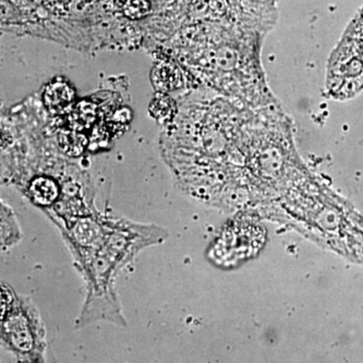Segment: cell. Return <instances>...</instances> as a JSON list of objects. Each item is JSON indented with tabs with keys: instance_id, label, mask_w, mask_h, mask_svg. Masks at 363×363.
<instances>
[{
	"instance_id": "cell-1",
	"label": "cell",
	"mask_w": 363,
	"mask_h": 363,
	"mask_svg": "<svg viewBox=\"0 0 363 363\" xmlns=\"http://www.w3.org/2000/svg\"><path fill=\"white\" fill-rule=\"evenodd\" d=\"M363 91V7L346 28L328 59L325 78L327 96L345 101Z\"/></svg>"
},
{
	"instance_id": "cell-2",
	"label": "cell",
	"mask_w": 363,
	"mask_h": 363,
	"mask_svg": "<svg viewBox=\"0 0 363 363\" xmlns=\"http://www.w3.org/2000/svg\"><path fill=\"white\" fill-rule=\"evenodd\" d=\"M1 337L9 350L23 362H40L45 333L35 308L2 285Z\"/></svg>"
},
{
	"instance_id": "cell-3",
	"label": "cell",
	"mask_w": 363,
	"mask_h": 363,
	"mask_svg": "<svg viewBox=\"0 0 363 363\" xmlns=\"http://www.w3.org/2000/svg\"><path fill=\"white\" fill-rule=\"evenodd\" d=\"M75 99L71 86L64 82H54L47 86L44 92L45 107L52 113H66L70 111Z\"/></svg>"
},
{
	"instance_id": "cell-4",
	"label": "cell",
	"mask_w": 363,
	"mask_h": 363,
	"mask_svg": "<svg viewBox=\"0 0 363 363\" xmlns=\"http://www.w3.org/2000/svg\"><path fill=\"white\" fill-rule=\"evenodd\" d=\"M152 84L160 92H168L182 84L180 72L175 66L164 63L156 66L152 73Z\"/></svg>"
},
{
	"instance_id": "cell-5",
	"label": "cell",
	"mask_w": 363,
	"mask_h": 363,
	"mask_svg": "<svg viewBox=\"0 0 363 363\" xmlns=\"http://www.w3.org/2000/svg\"><path fill=\"white\" fill-rule=\"evenodd\" d=\"M30 194L39 205L50 206L59 196V188L56 182L47 177H39L30 183Z\"/></svg>"
},
{
	"instance_id": "cell-6",
	"label": "cell",
	"mask_w": 363,
	"mask_h": 363,
	"mask_svg": "<svg viewBox=\"0 0 363 363\" xmlns=\"http://www.w3.org/2000/svg\"><path fill=\"white\" fill-rule=\"evenodd\" d=\"M175 104L171 98L159 93L150 104V112L159 121H167L175 116Z\"/></svg>"
},
{
	"instance_id": "cell-7",
	"label": "cell",
	"mask_w": 363,
	"mask_h": 363,
	"mask_svg": "<svg viewBox=\"0 0 363 363\" xmlns=\"http://www.w3.org/2000/svg\"><path fill=\"white\" fill-rule=\"evenodd\" d=\"M123 13L131 20H140L149 14L150 4L147 0H121Z\"/></svg>"
},
{
	"instance_id": "cell-8",
	"label": "cell",
	"mask_w": 363,
	"mask_h": 363,
	"mask_svg": "<svg viewBox=\"0 0 363 363\" xmlns=\"http://www.w3.org/2000/svg\"><path fill=\"white\" fill-rule=\"evenodd\" d=\"M60 142L62 147L68 150V152L78 154L85 147L86 138L77 131L65 130L61 133Z\"/></svg>"
},
{
	"instance_id": "cell-9",
	"label": "cell",
	"mask_w": 363,
	"mask_h": 363,
	"mask_svg": "<svg viewBox=\"0 0 363 363\" xmlns=\"http://www.w3.org/2000/svg\"><path fill=\"white\" fill-rule=\"evenodd\" d=\"M74 112L79 123L84 126H89L96 118V109L88 102H81Z\"/></svg>"
}]
</instances>
